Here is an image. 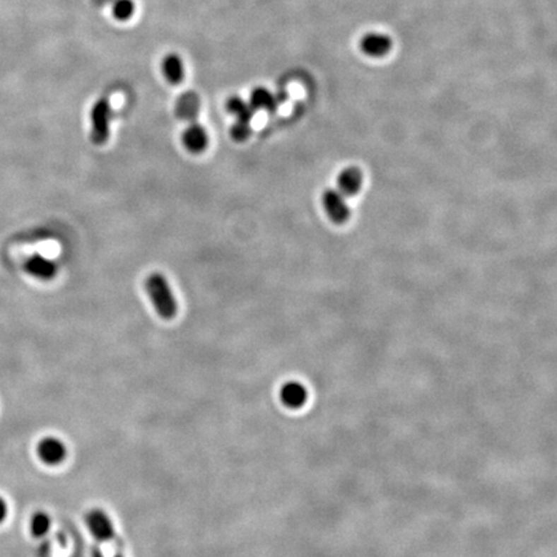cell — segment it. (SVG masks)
<instances>
[{
	"instance_id": "cell-2",
	"label": "cell",
	"mask_w": 557,
	"mask_h": 557,
	"mask_svg": "<svg viewBox=\"0 0 557 557\" xmlns=\"http://www.w3.org/2000/svg\"><path fill=\"white\" fill-rule=\"evenodd\" d=\"M112 117L110 101L107 98H100L92 106L90 110V139L101 146L110 137V122Z\"/></svg>"
},
{
	"instance_id": "cell-11",
	"label": "cell",
	"mask_w": 557,
	"mask_h": 557,
	"mask_svg": "<svg viewBox=\"0 0 557 557\" xmlns=\"http://www.w3.org/2000/svg\"><path fill=\"white\" fill-rule=\"evenodd\" d=\"M363 176L358 168H347L339 173L337 178L338 191L344 197L355 195L361 187Z\"/></svg>"
},
{
	"instance_id": "cell-10",
	"label": "cell",
	"mask_w": 557,
	"mask_h": 557,
	"mask_svg": "<svg viewBox=\"0 0 557 557\" xmlns=\"http://www.w3.org/2000/svg\"><path fill=\"white\" fill-rule=\"evenodd\" d=\"M176 117L187 122H195L200 111V98L194 92L184 93L176 103Z\"/></svg>"
},
{
	"instance_id": "cell-5",
	"label": "cell",
	"mask_w": 557,
	"mask_h": 557,
	"mask_svg": "<svg viewBox=\"0 0 557 557\" xmlns=\"http://www.w3.org/2000/svg\"><path fill=\"white\" fill-rule=\"evenodd\" d=\"M23 269L29 274L30 276L37 278V280H43V281H49L57 275V271H59V267L54 261H52L49 258L42 256L39 253L30 256L25 261Z\"/></svg>"
},
{
	"instance_id": "cell-17",
	"label": "cell",
	"mask_w": 557,
	"mask_h": 557,
	"mask_svg": "<svg viewBox=\"0 0 557 557\" xmlns=\"http://www.w3.org/2000/svg\"><path fill=\"white\" fill-rule=\"evenodd\" d=\"M250 133H252L250 122L236 120L231 128V137L238 142H244L245 139H250Z\"/></svg>"
},
{
	"instance_id": "cell-9",
	"label": "cell",
	"mask_w": 557,
	"mask_h": 557,
	"mask_svg": "<svg viewBox=\"0 0 557 557\" xmlns=\"http://www.w3.org/2000/svg\"><path fill=\"white\" fill-rule=\"evenodd\" d=\"M307 389L300 382H288L280 391V399L286 408L300 409L307 401Z\"/></svg>"
},
{
	"instance_id": "cell-19",
	"label": "cell",
	"mask_w": 557,
	"mask_h": 557,
	"mask_svg": "<svg viewBox=\"0 0 557 557\" xmlns=\"http://www.w3.org/2000/svg\"><path fill=\"white\" fill-rule=\"evenodd\" d=\"M92 557H123L122 555H112V556H106L105 553H103L102 551L98 550V549H95L93 551V553H92Z\"/></svg>"
},
{
	"instance_id": "cell-18",
	"label": "cell",
	"mask_w": 557,
	"mask_h": 557,
	"mask_svg": "<svg viewBox=\"0 0 557 557\" xmlns=\"http://www.w3.org/2000/svg\"><path fill=\"white\" fill-rule=\"evenodd\" d=\"M8 505L4 499L0 497V524L7 519Z\"/></svg>"
},
{
	"instance_id": "cell-7",
	"label": "cell",
	"mask_w": 557,
	"mask_h": 557,
	"mask_svg": "<svg viewBox=\"0 0 557 557\" xmlns=\"http://www.w3.org/2000/svg\"><path fill=\"white\" fill-rule=\"evenodd\" d=\"M182 143L187 151L192 154H200L208 147L209 136L204 127L192 122L184 131Z\"/></svg>"
},
{
	"instance_id": "cell-16",
	"label": "cell",
	"mask_w": 557,
	"mask_h": 557,
	"mask_svg": "<svg viewBox=\"0 0 557 557\" xmlns=\"http://www.w3.org/2000/svg\"><path fill=\"white\" fill-rule=\"evenodd\" d=\"M111 4H112V15L119 21L129 20L136 9V4L133 0H114Z\"/></svg>"
},
{
	"instance_id": "cell-13",
	"label": "cell",
	"mask_w": 557,
	"mask_h": 557,
	"mask_svg": "<svg viewBox=\"0 0 557 557\" xmlns=\"http://www.w3.org/2000/svg\"><path fill=\"white\" fill-rule=\"evenodd\" d=\"M250 105L256 110L274 111L278 106L275 95L264 87H257L250 95Z\"/></svg>"
},
{
	"instance_id": "cell-6",
	"label": "cell",
	"mask_w": 557,
	"mask_h": 557,
	"mask_svg": "<svg viewBox=\"0 0 557 557\" xmlns=\"http://www.w3.org/2000/svg\"><path fill=\"white\" fill-rule=\"evenodd\" d=\"M323 206L330 220L334 223H344L348 220L350 211L345 197L338 190H327L323 195Z\"/></svg>"
},
{
	"instance_id": "cell-1",
	"label": "cell",
	"mask_w": 557,
	"mask_h": 557,
	"mask_svg": "<svg viewBox=\"0 0 557 557\" xmlns=\"http://www.w3.org/2000/svg\"><path fill=\"white\" fill-rule=\"evenodd\" d=\"M146 292L158 315L165 320H170L177 316L178 303L164 275L159 272L148 275L146 278Z\"/></svg>"
},
{
	"instance_id": "cell-14",
	"label": "cell",
	"mask_w": 557,
	"mask_h": 557,
	"mask_svg": "<svg viewBox=\"0 0 557 557\" xmlns=\"http://www.w3.org/2000/svg\"><path fill=\"white\" fill-rule=\"evenodd\" d=\"M226 109L228 112L236 117V120H242V122H250L254 115V109L252 107V105L238 95L228 98Z\"/></svg>"
},
{
	"instance_id": "cell-15",
	"label": "cell",
	"mask_w": 557,
	"mask_h": 557,
	"mask_svg": "<svg viewBox=\"0 0 557 557\" xmlns=\"http://www.w3.org/2000/svg\"><path fill=\"white\" fill-rule=\"evenodd\" d=\"M51 527V517L48 513L43 512V511L34 513L30 520V530H31L33 535L37 538H42L45 534H48Z\"/></svg>"
},
{
	"instance_id": "cell-3",
	"label": "cell",
	"mask_w": 557,
	"mask_h": 557,
	"mask_svg": "<svg viewBox=\"0 0 557 557\" xmlns=\"http://www.w3.org/2000/svg\"><path fill=\"white\" fill-rule=\"evenodd\" d=\"M89 533L97 542L106 543L115 538V525L109 513L101 508H93L86 515Z\"/></svg>"
},
{
	"instance_id": "cell-4",
	"label": "cell",
	"mask_w": 557,
	"mask_h": 557,
	"mask_svg": "<svg viewBox=\"0 0 557 557\" xmlns=\"http://www.w3.org/2000/svg\"><path fill=\"white\" fill-rule=\"evenodd\" d=\"M37 453L40 461L47 466H59L66 459L67 447L65 442L59 438L47 436L39 441Z\"/></svg>"
},
{
	"instance_id": "cell-8",
	"label": "cell",
	"mask_w": 557,
	"mask_h": 557,
	"mask_svg": "<svg viewBox=\"0 0 557 557\" xmlns=\"http://www.w3.org/2000/svg\"><path fill=\"white\" fill-rule=\"evenodd\" d=\"M361 49L370 57L386 56L392 48V40L382 33H369L361 39Z\"/></svg>"
},
{
	"instance_id": "cell-20",
	"label": "cell",
	"mask_w": 557,
	"mask_h": 557,
	"mask_svg": "<svg viewBox=\"0 0 557 557\" xmlns=\"http://www.w3.org/2000/svg\"><path fill=\"white\" fill-rule=\"evenodd\" d=\"M93 3H95V6H98V7H102V6H107V4H110L112 3L114 0H92Z\"/></svg>"
},
{
	"instance_id": "cell-12",
	"label": "cell",
	"mask_w": 557,
	"mask_h": 557,
	"mask_svg": "<svg viewBox=\"0 0 557 557\" xmlns=\"http://www.w3.org/2000/svg\"><path fill=\"white\" fill-rule=\"evenodd\" d=\"M162 70L164 76L170 84H180L184 79V64L182 59L177 54L172 53L163 59Z\"/></svg>"
}]
</instances>
